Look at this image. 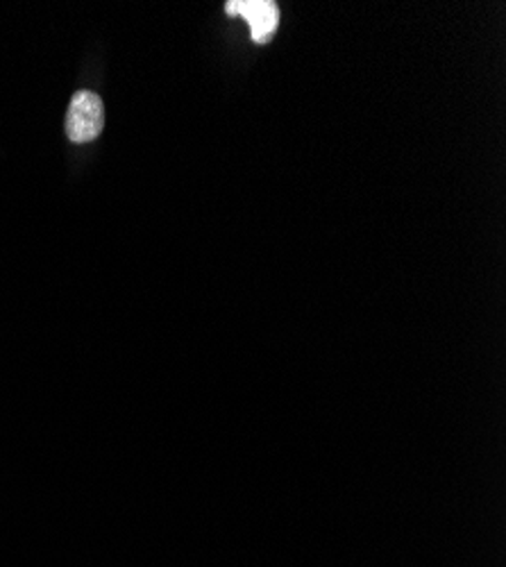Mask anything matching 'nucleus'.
I'll return each instance as SVG.
<instances>
[{"mask_svg":"<svg viewBox=\"0 0 506 567\" xmlns=\"http://www.w3.org/2000/svg\"><path fill=\"white\" fill-rule=\"evenodd\" d=\"M105 125V107L94 91H78L69 114H66V134L73 144H86L94 141Z\"/></svg>","mask_w":506,"mask_h":567,"instance_id":"obj_1","label":"nucleus"},{"mask_svg":"<svg viewBox=\"0 0 506 567\" xmlns=\"http://www.w3.org/2000/svg\"><path fill=\"white\" fill-rule=\"evenodd\" d=\"M229 17H244L250 25L252 41L264 45L278 32L280 10L270 0H229L225 6Z\"/></svg>","mask_w":506,"mask_h":567,"instance_id":"obj_2","label":"nucleus"}]
</instances>
